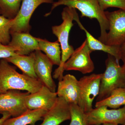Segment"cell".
Masks as SVG:
<instances>
[{
  "label": "cell",
  "mask_w": 125,
  "mask_h": 125,
  "mask_svg": "<svg viewBox=\"0 0 125 125\" xmlns=\"http://www.w3.org/2000/svg\"><path fill=\"white\" fill-rule=\"evenodd\" d=\"M43 85L38 79L18 73L5 59L0 61V94L11 90H25L34 93Z\"/></svg>",
  "instance_id": "cell-1"
},
{
  "label": "cell",
  "mask_w": 125,
  "mask_h": 125,
  "mask_svg": "<svg viewBox=\"0 0 125 125\" xmlns=\"http://www.w3.org/2000/svg\"><path fill=\"white\" fill-rule=\"evenodd\" d=\"M61 5L78 10L81 13V17H87L90 19H96L100 25L101 34L98 40L104 43L106 38L109 24L105 15V11L101 9L98 0H58L54 2L51 11L45 16L51 14L52 10Z\"/></svg>",
  "instance_id": "cell-2"
},
{
  "label": "cell",
  "mask_w": 125,
  "mask_h": 125,
  "mask_svg": "<svg viewBox=\"0 0 125 125\" xmlns=\"http://www.w3.org/2000/svg\"><path fill=\"white\" fill-rule=\"evenodd\" d=\"M77 12L74 8L66 7L63 9L61 13L62 22L59 25L52 27V33L56 36L60 43L61 50V61L60 65L54 72L53 78L61 80L64 71L63 65L74 52L73 47L69 43L70 31L73 25L75 15Z\"/></svg>",
  "instance_id": "cell-3"
},
{
  "label": "cell",
  "mask_w": 125,
  "mask_h": 125,
  "mask_svg": "<svg viewBox=\"0 0 125 125\" xmlns=\"http://www.w3.org/2000/svg\"><path fill=\"white\" fill-rule=\"evenodd\" d=\"M105 65L106 70L102 73L100 91L97 102L106 98L115 89L125 87V72L115 57L108 54Z\"/></svg>",
  "instance_id": "cell-4"
},
{
  "label": "cell",
  "mask_w": 125,
  "mask_h": 125,
  "mask_svg": "<svg viewBox=\"0 0 125 125\" xmlns=\"http://www.w3.org/2000/svg\"><path fill=\"white\" fill-rule=\"evenodd\" d=\"M102 74H92L79 80V97L78 105L85 113L93 109V102L100 91Z\"/></svg>",
  "instance_id": "cell-5"
},
{
  "label": "cell",
  "mask_w": 125,
  "mask_h": 125,
  "mask_svg": "<svg viewBox=\"0 0 125 125\" xmlns=\"http://www.w3.org/2000/svg\"><path fill=\"white\" fill-rule=\"evenodd\" d=\"M109 27L104 43L121 47L125 42V10L120 9L111 12L105 11Z\"/></svg>",
  "instance_id": "cell-6"
},
{
  "label": "cell",
  "mask_w": 125,
  "mask_h": 125,
  "mask_svg": "<svg viewBox=\"0 0 125 125\" xmlns=\"http://www.w3.org/2000/svg\"><path fill=\"white\" fill-rule=\"evenodd\" d=\"M54 0H22L20 9L15 18L11 19L10 33H29L30 21L34 11L43 3H53Z\"/></svg>",
  "instance_id": "cell-7"
},
{
  "label": "cell",
  "mask_w": 125,
  "mask_h": 125,
  "mask_svg": "<svg viewBox=\"0 0 125 125\" xmlns=\"http://www.w3.org/2000/svg\"><path fill=\"white\" fill-rule=\"evenodd\" d=\"M92 52L85 39L65 62L63 65V70L77 71L83 74L93 72L94 66L90 57Z\"/></svg>",
  "instance_id": "cell-8"
},
{
  "label": "cell",
  "mask_w": 125,
  "mask_h": 125,
  "mask_svg": "<svg viewBox=\"0 0 125 125\" xmlns=\"http://www.w3.org/2000/svg\"><path fill=\"white\" fill-rule=\"evenodd\" d=\"M85 113L88 125L108 123L123 125L125 123V106L121 108L111 109H108L106 106H101Z\"/></svg>",
  "instance_id": "cell-9"
},
{
  "label": "cell",
  "mask_w": 125,
  "mask_h": 125,
  "mask_svg": "<svg viewBox=\"0 0 125 125\" xmlns=\"http://www.w3.org/2000/svg\"><path fill=\"white\" fill-rule=\"evenodd\" d=\"M30 93H22L20 90H11L0 94V113L8 112L11 116H19L28 111L25 98Z\"/></svg>",
  "instance_id": "cell-10"
},
{
  "label": "cell",
  "mask_w": 125,
  "mask_h": 125,
  "mask_svg": "<svg viewBox=\"0 0 125 125\" xmlns=\"http://www.w3.org/2000/svg\"><path fill=\"white\" fill-rule=\"evenodd\" d=\"M58 97L56 92H52L43 85L37 92L28 94L25 98V103L28 110L48 111L55 105Z\"/></svg>",
  "instance_id": "cell-11"
},
{
  "label": "cell",
  "mask_w": 125,
  "mask_h": 125,
  "mask_svg": "<svg viewBox=\"0 0 125 125\" xmlns=\"http://www.w3.org/2000/svg\"><path fill=\"white\" fill-rule=\"evenodd\" d=\"M34 53V69L38 79L52 92H56V85L52 75L54 65L47 56L40 50L35 51Z\"/></svg>",
  "instance_id": "cell-12"
},
{
  "label": "cell",
  "mask_w": 125,
  "mask_h": 125,
  "mask_svg": "<svg viewBox=\"0 0 125 125\" xmlns=\"http://www.w3.org/2000/svg\"><path fill=\"white\" fill-rule=\"evenodd\" d=\"M58 97L62 98L69 104H78L79 97V80L70 74L63 76L59 80L56 92Z\"/></svg>",
  "instance_id": "cell-13"
},
{
  "label": "cell",
  "mask_w": 125,
  "mask_h": 125,
  "mask_svg": "<svg viewBox=\"0 0 125 125\" xmlns=\"http://www.w3.org/2000/svg\"><path fill=\"white\" fill-rule=\"evenodd\" d=\"M11 39L8 45L15 49L16 54L28 55L37 50H39L36 38L27 33H11Z\"/></svg>",
  "instance_id": "cell-14"
},
{
  "label": "cell",
  "mask_w": 125,
  "mask_h": 125,
  "mask_svg": "<svg viewBox=\"0 0 125 125\" xmlns=\"http://www.w3.org/2000/svg\"><path fill=\"white\" fill-rule=\"evenodd\" d=\"M70 118L69 104L62 98L58 97L55 105L48 111L39 125H59Z\"/></svg>",
  "instance_id": "cell-15"
},
{
  "label": "cell",
  "mask_w": 125,
  "mask_h": 125,
  "mask_svg": "<svg viewBox=\"0 0 125 125\" xmlns=\"http://www.w3.org/2000/svg\"><path fill=\"white\" fill-rule=\"evenodd\" d=\"M81 29L84 30L86 34V39L90 49L92 52L94 51H102L111 55L115 58L117 62H119L121 58L122 52L121 47L109 46L106 45L98 39L92 36L81 23L78 13L76 14L74 18Z\"/></svg>",
  "instance_id": "cell-16"
},
{
  "label": "cell",
  "mask_w": 125,
  "mask_h": 125,
  "mask_svg": "<svg viewBox=\"0 0 125 125\" xmlns=\"http://www.w3.org/2000/svg\"><path fill=\"white\" fill-rule=\"evenodd\" d=\"M47 111L43 109L28 110L19 116L8 118L2 125H35L37 122L42 120Z\"/></svg>",
  "instance_id": "cell-17"
},
{
  "label": "cell",
  "mask_w": 125,
  "mask_h": 125,
  "mask_svg": "<svg viewBox=\"0 0 125 125\" xmlns=\"http://www.w3.org/2000/svg\"><path fill=\"white\" fill-rule=\"evenodd\" d=\"M5 59L8 62L15 65L22 71L23 73L31 78L38 79L34 69L35 60L34 52L29 55L16 54Z\"/></svg>",
  "instance_id": "cell-18"
},
{
  "label": "cell",
  "mask_w": 125,
  "mask_h": 125,
  "mask_svg": "<svg viewBox=\"0 0 125 125\" xmlns=\"http://www.w3.org/2000/svg\"><path fill=\"white\" fill-rule=\"evenodd\" d=\"M36 38L38 42L39 50L45 52L53 65L59 66L61 61V50L58 40L51 42L46 39Z\"/></svg>",
  "instance_id": "cell-19"
},
{
  "label": "cell",
  "mask_w": 125,
  "mask_h": 125,
  "mask_svg": "<svg viewBox=\"0 0 125 125\" xmlns=\"http://www.w3.org/2000/svg\"><path fill=\"white\" fill-rule=\"evenodd\" d=\"M123 105L125 106V87L115 89L106 98L96 102L95 107L105 106L113 109H117Z\"/></svg>",
  "instance_id": "cell-20"
},
{
  "label": "cell",
  "mask_w": 125,
  "mask_h": 125,
  "mask_svg": "<svg viewBox=\"0 0 125 125\" xmlns=\"http://www.w3.org/2000/svg\"><path fill=\"white\" fill-rule=\"evenodd\" d=\"M22 0H0V10L2 15L13 19L18 14Z\"/></svg>",
  "instance_id": "cell-21"
},
{
  "label": "cell",
  "mask_w": 125,
  "mask_h": 125,
  "mask_svg": "<svg viewBox=\"0 0 125 125\" xmlns=\"http://www.w3.org/2000/svg\"><path fill=\"white\" fill-rule=\"evenodd\" d=\"M71 122L70 125H88L85 113L78 104H70Z\"/></svg>",
  "instance_id": "cell-22"
},
{
  "label": "cell",
  "mask_w": 125,
  "mask_h": 125,
  "mask_svg": "<svg viewBox=\"0 0 125 125\" xmlns=\"http://www.w3.org/2000/svg\"><path fill=\"white\" fill-rule=\"evenodd\" d=\"M11 19L0 16V42L7 45L10 42Z\"/></svg>",
  "instance_id": "cell-23"
},
{
  "label": "cell",
  "mask_w": 125,
  "mask_h": 125,
  "mask_svg": "<svg viewBox=\"0 0 125 125\" xmlns=\"http://www.w3.org/2000/svg\"><path fill=\"white\" fill-rule=\"evenodd\" d=\"M100 7L105 11L108 8L115 7L125 10V0H98Z\"/></svg>",
  "instance_id": "cell-24"
},
{
  "label": "cell",
  "mask_w": 125,
  "mask_h": 125,
  "mask_svg": "<svg viewBox=\"0 0 125 125\" xmlns=\"http://www.w3.org/2000/svg\"><path fill=\"white\" fill-rule=\"evenodd\" d=\"M15 49L0 42V59H6L16 55Z\"/></svg>",
  "instance_id": "cell-25"
},
{
  "label": "cell",
  "mask_w": 125,
  "mask_h": 125,
  "mask_svg": "<svg viewBox=\"0 0 125 125\" xmlns=\"http://www.w3.org/2000/svg\"><path fill=\"white\" fill-rule=\"evenodd\" d=\"M1 114H2V117L0 118V125H2L6 120L11 117V115L6 112L2 113Z\"/></svg>",
  "instance_id": "cell-26"
},
{
  "label": "cell",
  "mask_w": 125,
  "mask_h": 125,
  "mask_svg": "<svg viewBox=\"0 0 125 125\" xmlns=\"http://www.w3.org/2000/svg\"><path fill=\"white\" fill-rule=\"evenodd\" d=\"M121 60L122 61L123 63V65L122 67L123 71L125 72V52L122 53Z\"/></svg>",
  "instance_id": "cell-27"
},
{
  "label": "cell",
  "mask_w": 125,
  "mask_h": 125,
  "mask_svg": "<svg viewBox=\"0 0 125 125\" xmlns=\"http://www.w3.org/2000/svg\"><path fill=\"white\" fill-rule=\"evenodd\" d=\"M122 53L125 52V42L121 46Z\"/></svg>",
  "instance_id": "cell-28"
},
{
  "label": "cell",
  "mask_w": 125,
  "mask_h": 125,
  "mask_svg": "<svg viewBox=\"0 0 125 125\" xmlns=\"http://www.w3.org/2000/svg\"><path fill=\"white\" fill-rule=\"evenodd\" d=\"M100 125H118L117 124H114V123H105V124H102Z\"/></svg>",
  "instance_id": "cell-29"
},
{
  "label": "cell",
  "mask_w": 125,
  "mask_h": 125,
  "mask_svg": "<svg viewBox=\"0 0 125 125\" xmlns=\"http://www.w3.org/2000/svg\"><path fill=\"white\" fill-rule=\"evenodd\" d=\"M1 14V11L0 10V14Z\"/></svg>",
  "instance_id": "cell-30"
},
{
  "label": "cell",
  "mask_w": 125,
  "mask_h": 125,
  "mask_svg": "<svg viewBox=\"0 0 125 125\" xmlns=\"http://www.w3.org/2000/svg\"><path fill=\"white\" fill-rule=\"evenodd\" d=\"M123 125H125V123H124V124H123Z\"/></svg>",
  "instance_id": "cell-31"
},
{
  "label": "cell",
  "mask_w": 125,
  "mask_h": 125,
  "mask_svg": "<svg viewBox=\"0 0 125 125\" xmlns=\"http://www.w3.org/2000/svg\"></svg>",
  "instance_id": "cell-32"
}]
</instances>
